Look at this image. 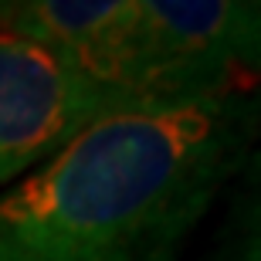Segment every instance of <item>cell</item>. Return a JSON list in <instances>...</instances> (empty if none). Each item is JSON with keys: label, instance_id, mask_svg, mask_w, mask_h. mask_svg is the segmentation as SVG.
<instances>
[{"label": "cell", "instance_id": "cell-1", "mask_svg": "<svg viewBox=\"0 0 261 261\" xmlns=\"http://www.w3.org/2000/svg\"><path fill=\"white\" fill-rule=\"evenodd\" d=\"M254 129L244 85L109 109L0 194V261H176Z\"/></svg>", "mask_w": 261, "mask_h": 261}, {"label": "cell", "instance_id": "cell-2", "mask_svg": "<svg viewBox=\"0 0 261 261\" xmlns=\"http://www.w3.org/2000/svg\"><path fill=\"white\" fill-rule=\"evenodd\" d=\"M143 24V98L234 88L258 71L261 28L238 0H136Z\"/></svg>", "mask_w": 261, "mask_h": 261}, {"label": "cell", "instance_id": "cell-3", "mask_svg": "<svg viewBox=\"0 0 261 261\" xmlns=\"http://www.w3.org/2000/svg\"><path fill=\"white\" fill-rule=\"evenodd\" d=\"M116 106L48 48L0 31V187L41 166Z\"/></svg>", "mask_w": 261, "mask_h": 261}, {"label": "cell", "instance_id": "cell-4", "mask_svg": "<svg viewBox=\"0 0 261 261\" xmlns=\"http://www.w3.org/2000/svg\"><path fill=\"white\" fill-rule=\"evenodd\" d=\"M0 20V31L48 48L119 106L146 102L136 0H4Z\"/></svg>", "mask_w": 261, "mask_h": 261}, {"label": "cell", "instance_id": "cell-5", "mask_svg": "<svg viewBox=\"0 0 261 261\" xmlns=\"http://www.w3.org/2000/svg\"><path fill=\"white\" fill-rule=\"evenodd\" d=\"M207 261H261V244H258V217H241L234 234L224 241V248L211 254Z\"/></svg>", "mask_w": 261, "mask_h": 261}, {"label": "cell", "instance_id": "cell-6", "mask_svg": "<svg viewBox=\"0 0 261 261\" xmlns=\"http://www.w3.org/2000/svg\"><path fill=\"white\" fill-rule=\"evenodd\" d=\"M238 7H241V14H244L248 24L261 28V0H238Z\"/></svg>", "mask_w": 261, "mask_h": 261}]
</instances>
